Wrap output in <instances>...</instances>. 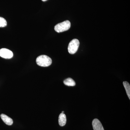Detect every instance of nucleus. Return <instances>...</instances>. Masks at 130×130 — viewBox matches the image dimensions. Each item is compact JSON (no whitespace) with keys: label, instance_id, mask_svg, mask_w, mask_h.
I'll list each match as a JSON object with an SVG mask.
<instances>
[{"label":"nucleus","instance_id":"nucleus-10","mask_svg":"<svg viewBox=\"0 0 130 130\" xmlns=\"http://www.w3.org/2000/svg\"><path fill=\"white\" fill-rule=\"evenodd\" d=\"M7 25V22L5 19L0 17V27L3 28Z\"/></svg>","mask_w":130,"mask_h":130},{"label":"nucleus","instance_id":"nucleus-1","mask_svg":"<svg viewBox=\"0 0 130 130\" xmlns=\"http://www.w3.org/2000/svg\"><path fill=\"white\" fill-rule=\"evenodd\" d=\"M52 61L51 58L46 55H41L38 57L36 63L38 66L43 67H47L51 65Z\"/></svg>","mask_w":130,"mask_h":130},{"label":"nucleus","instance_id":"nucleus-6","mask_svg":"<svg viewBox=\"0 0 130 130\" xmlns=\"http://www.w3.org/2000/svg\"><path fill=\"white\" fill-rule=\"evenodd\" d=\"M1 117L3 122L7 125H11L13 123L12 119L4 114H2Z\"/></svg>","mask_w":130,"mask_h":130},{"label":"nucleus","instance_id":"nucleus-9","mask_svg":"<svg viewBox=\"0 0 130 130\" xmlns=\"http://www.w3.org/2000/svg\"><path fill=\"white\" fill-rule=\"evenodd\" d=\"M123 85L125 88L126 91L127 93V95L130 99V85L129 84L127 81H124L123 83Z\"/></svg>","mask_w":130,"mask_h":130},{"label":"nucleus","instance_id":"nucleus-12","mask_svg":"<svg viewBox=\"0 0 130 130\" xmlns=\"http://www.w3.org/2000/svg\"><path fill=\"white\" fill-rule=\"evenodd\" d=\"M64 113V111H62V112H61V113Z\"/></svg>","mask_w":130,"mask_h":130},{"label":"nucleus","instance_id":"nucleus-11","mask_svg":"<svg viewBox=\"0 0 130 130\" xmlns=\"http://www.w3.org/2000/svg\"><path fill=\"white\" fill-rule=\"evenodd\" d=\"M42 1L43 2H45L46 1H47V0H42Z\"/></svg>","mask_w":130,"mask_h":130},{"label":"nucleus","instance_id":"nucleus-5","mask_svg":"<svg viewBox=\"0 0 130 130\" xmlns=\"http://www.w3.org/2000/svg\"><path fill=\"white\" fill-rule=\"evenodd\" d=\"M92 125L94 130H105L102 124L99 120L95 119L92 122Z\"/></svg>","mask_w":130,"mask_h":130},{"label":"nucleus","instance_id":"nucleus-4","mask_svg":"<svg viewBox=\"0 0 130 130\" xmlns=\"http://www.w3.org/2000/svg\"><path fill=\"white\" fill-rule=\"evenodd\" d=\"M0 56L5 59H11L13 56V53L7 48H2L0 50Z\"/></svg>","mask_w":130,"mask_h":130},{"label":"nucleus","instance_id":"nucleus-3","mask_svg":"<svg viewBox=\"0 0 130 130\" xmlns=\"http://www.w3.org/2000/svg\"><path fill=\"white\" fill-rule=\"evenodd\" d=\"M79 45V42L78 40L74 39L72 40L70 42L68 48L69 53L71 54H75L77 51Z\"/></svg>","mask_w":130,"mask_h":130},{"label":"nucleus","instance_id":"nucleus-2","mask_svg":"<svg viewBox=\"0 0 130 130\" xmlns=\"http://www.w3.org/2000/svg\"><path fill=\"white\" fill-rule=\"evenodd\" d=\"M71 24L70 21L66 20L62 23L57 24L54 27L55 30L58 32H64L69 30L71 27Z\"/></svg>","mask_w":130,"mask_h":130},{"label":"nucleus","instance_id":"nucleus-8","mask_svg":"<svg viewBox=\"0 0 130 130\" xmlns=\"http://www.w3.org/2000/svg\"><path fill=\"white\" fill-rule=\"evenodd\" d=\"M65 85L68 86H73L76 85V83L73 79L71 78H68L64 81Z\"/></svg>","mask_w":130,"mask_h":130},{"label":"nucleus","instance_id":"nucleus-7","mask_svg":"<svg viewBox=\"0 0 130 130\" xmlns=\"http://www.w3.org/2000/svg\"><path fill=\"white\" fill-rule=\"evenodd\" d=\"M59 124L60 126H63L66 125L67 122L66 116L64 113L60 114L59 117Z\"/></svg>","mask_w":130,"mask_h":130}]
</instances>
